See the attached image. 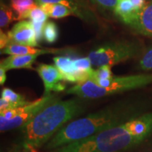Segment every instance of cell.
<instances>
[{"instance_id": "1", "label": "cell", "mask_w": 152, "mask_h": 152, "mask_svg": "<svg viewBox=\"0 0 152 152\" xmlns=\"http://www.w3.org/2000/svg\"><path fill=\"white\" fill-rule=\"evenodd\" d=\"M151 134L152 112H148L90 137L53 149L52 152H125Z\"/></svg>"}, {"instance_id": "2", "label": "cell", "mask_w": 152, "mask_h": 152, "mask_svg": "<svg viewBox=\"0 0 152 152\" xmlns=\"http://www.w3.org/2000/svg\"><path fill=\"white\" fill-rule=\"evenodd\" d=\"M140 115L134 107L116 103L77 118L67 123L45 144V149L53 150L70 143L84 140L107 129L113 128Z\"/></svg>"}, {"instance_id": "3", "label": "cell", "mask_w": 152, "mask_h": 152, "mask_svg": "<svg viewBox=\"0 0 152 152\" xmlns=\"http://www.w3.org/2000/svg\"><path fill=\"white\" fill-rule=\"evenodd\" d=\"M85 108L77 99L48 104L21 128L22 147L34 151L45 145L63 127L81 115Z\"/></svg>"}, {"instance_id": "4", "label": "cell", "mask_w": 152, "mask_h": 152, "mask_svg": "<svg viewBox=\"0 0 152 152\" xmlns=\"http://www.w3.org/2000/svg\"><path fill=\"white\" fill-rule=\"evenodd\" d=\"M152 83V73H142L125 76H113L111 79L96 83L87 80L76 84L66 91L83 99H98L142 88Z\"/></svg>"}, {"instance_id": "5", "label": "cell", "mask_w": 152, "mask_h": 152, "mask_svg": "<svg viewBox=\"0 0 152 152\" xmlns=\"http://www.w3.org/2000/svg\"><path fill=\"white\" fill-rule=\"evenodd\" d=\"M144 50L140 44L135 42L121 40L111 42L101 45L88 54L92 66L100 67L109 66L112 67L119 63L125 61L141 55Z\"/></svg>"}, {"instance_id": "6", "label": "cell", "mask_w": 152, "mask_h": 152, "mask_svg": "<svg viewBox=\"0 0 152 152\" xmlns=\"http://www.w3.org/2000/svg\"><path fill=\"white\" fill-rule=\"evenodd\" d=\"M57 100L54 94H44L41 98L26 105L0 111V131L7 132L24 127L48 104Z\"/></svg>"}, {"instance_id": "7", "label": "cell", "mask_w": 152, "mask_h": 152, "mask_svg": "<svg viewBox=\"0 0 152 152\" xmlns=\"http://www.w3.org/2000/svg\"><path fill=\"white\" fill-rule=\"evenodd\" d=\"M123 23L140 35L152 37V0Z\"/></svg>"}, {"instance_id": "8", "label": "cell", "mask_w": 152, "mask_h": 152, "mask_svg": "<svg viewBox=\"0 0 152 152\" xmlns=\"http://www.w3.org/2000/svg\"><path fill=\"white\" fill-rule=\"evenodd\" d=\"M38 75L43 81L45 94H49L52 92H62L66 90V85L62 74L55 65L40 64L37 67Z\"/></svg>"}, {"instance_id": "9", "label": "cell", "mask_w": 152, "mask_h": 152, "mask_svg": "<svg viewBox=\"0 0 152 152\" xmlns=\"http://www.w3.org/2000/svg\"><path fill=\"white\" fill-rule=\"evenodd\" d=\"M7 34L10 39V44L27 45L34 47L39 46L36 39L33 25L30 20H20L14 25Z\"/></svg>"}, {"instance_id": "10", "label": "cell", "mask_w": 152, "mask_h": 152, "mask_svg": "<svg viewBox=\"0 0 152 152\" xmlns=\"http://www.w3.org/2000/svg\"><path fill=\"white\" fill-rule=\"evenodd\" d=\"M64 49H38L27 45L10 44L5 48L1 49V54H7L9 56H23V55H40L47 54H58L61 53Z\"/></svg>"}, {"instance_id": "11", "label": "cell", "mask_w": 152, "mask_h": 152, "mask_svg": "<svg viewBox=\"0 0 152 152\" xmlns=\"http://www.w3.org/2000/svg\"><path fill=\"white\" fill-rule=\"evenodd\" d=\"M39 55L9 56L4 58L0 63V67L6 71L13 69H31Z\"/></svg>"}, {"instance_id": "12", "label": "cell", "mask_w": 152, "mask_h": 152, "mask_svg": "<svg viewBox=\"0 0 152 152\" xmlns=\"http://www.w3.org/2000/svg\"><path fill=\"white\" fill-rule=\"evenodd\" d=\"M38 7L44 4H58L68 7L72 11L73 15L80 17L82 19H85L87 17L85 12L82 9V4L80 0H35Z\"/></svg>"}, {"instance_id": "13", "label": "cell", "mask_w": 152, "mask_h": 152, "mask_svg": "<svg viewBox=\"0 0 152 152\" xmlns=\"http://www.w3.org/2000/svg\"><path fill=\"white\" fill-rule=\"evenodd\" d=\"M37 7L35 0H11V7L16 12L15 20H24L25 15Z\"/></svg>"}, {"instance_id": "14", "label": "cell", "mask_w": 152, "mask_h": 152, "mask_svg": "<svg viewBox=\"0 0 152 152\" xmlns=\"http://www.w3.org/2000/svg\"><path fill=\"white\" fill-rule=\"evenodd\" d=\"M39 7L46 13L47 16L53 18H62L70 15H73L71 9L58 4H44Z\"/></svg>"}, {"instance_id": "15", "label": "cell", "mask_w": 152, "mask_h": 152, "mask_svg": "<svg viewBox=\"0 0 152 152\" xmlns=\"http://www.w3.org/2000/svg\"><path fill=\"white\" fill-rule=\"evenodd\" d=\"M135 11L131 0H118L113 10L114 14L119 17L123 23Z\"/></svg>"}, {"instance_id": "16", "label": "cell", "mask_w": 152, "mask_h": 152, "mask_svg": "<svg viewBox=\"0 0 152 152\" xmlns=\"http://www.w3.org/2000/svg\"><path fill=\"white\" fill-rule=\"evenodd\" d=\"M1 97L14 104L17 107L24 106L30 102L26 100L23 95L18 94L9 87H5L1 90Z\"/></svg>"}, {"instance_id": "17", "label": "cell", "mask_w": 152, "mask_h": 152, "mask_svg": "<svg viewBox=\"0 0 152 152\" xmlns=\"http://www.w3.org/2000/svg\"><path fill=\"white\" fill-rule=\"evenodd\" d=\"M58 28L54 22L48 20L43 28V39L49 44H53L58 38Z\"/></svg>"}, {"instance_id": "18", "label": "cell", "mask_w": 152, "mask_h": 152, "mask_svg": "<svg viewBox=\"0 0 152 152\" xmlns=\"http://www.w3.org/2000/svg\"><path fill=\"white\" fill-rule=\"evenodd\" d=\"M15 20L14 10L1 1L0 5V27L1 30L6 28L13 20Z\"/></svg>"}, {"instance_id": "19", "label": "cell", "mask_w": 152, "mask_h": 152, "mask_svg": "<svg viewBox=\"0 0 152 152\" xmlns=\"http://www.w3.org/2000/svg\"><path fill=\"white\" fill-rule=\"evenodd\" d=\"M138 68L142 71H152V45L144 49L140 55Z\"/></svg>"}, {"instance_id": "20", "label": "cell", "mask_w": 152, "mask_h": 152, "mask_svg": "<svg viewBox=\"0 0 152 152\" xmlns=\"http://www.w3.org/2000/svg\"><path fill=\"white\" fill-rule=\"evenodd\" d=\"M111 67L109 66H102L93 70L90 80L96 83L101 80H108L113 77Z\"/></svg>"}, {"instance_id": "21", "label": "cell", "mask_w": 152, "mask_h": 152, "mask_svg": "<svg viewBox=\"0 0 152 152\" xmlns=\"http://www.w3.org/2000/svg\"><path fill=\"white\" fill-rule=\"evenodd\" d=\"M48 16L39 7H37L28 11L25 15L24 19L29 18L30 21L34 23H46Z\"/></svg>"}, {"instance_id": "22", "label": "cell", "mask_w": 152, "mask_h": 152, "mask_svg": "<svg viewBox=\"0 0 152 152\" xmlns=\"http://www.w3.org/2000/svg\"><path fill=\"white\" fill-rule=\"evenodd\" d=\"M74 65L77 71L90 72L93 69L92 64L88 56L74 58Z\"/></svg>"}, {"instance_id": "23", "label": "cell", "mask_w": 152, "mask_h": 152, "mask_svg": "<svg viewBox=\"0 0 152 152\" xmlns=\"http://www.w3.org/2000/svg\"><path fill=\"white\" fill-rule=\"evenodd\" d=\"M91 1L101 8L113 11L118 0H91Z\"/></svg>"}, {"instance_id": "24", "label": "cell", "mask_w": 152, "mask_h": 152, "mask_svg": "<svg viewBox=\"0 0 152 152\" xmlns=\"http://www.w3.org/2000/svg\"><path fill=\"white\" fill-rule=\"evenodd\" d=\"M32 23L33 25L34 30H35V32L36 39H37V41L39 42H40L42 40V39L43 38V28L44 26H45V23L32 22Z\"/></svg>"}, {"instance_id": "25", "label": "cell", "mask_w": 152, "mask_h": 152, "mask_svg": "<svg viewBox=\"0 0 152 152\" xmlns=\"http://www.w3.org/2000/svg\"><path fill=\"white\" fill-rule=\"evenodd\" d=\"M14 108H17V106L14 104L11 103V102H9V101L2 97L0 99V111L14 109Z\"/></svg>"}, {"instance_id": "26", "label": "cell", "mask_w": 152, "mask_h": 152, "mask_svg": "<svg viewBox=\"0 0 152 152\" xmlns=\"http://www.w3.org/2000/svg\"><path fill=\"white\" fill-rule=\"evenodd\" d=\"M10 45V39L8 34H6L1 30L0 31V49H3L6 47Z\"/></svg>"}, {"instance_id": "27", "label": "cell", "mask_w": 152, "mask_h": 152, "mask_svg": "<svg viewBox=\"0 0 152 152\" xmlns=\"http://www.w3.org/2000/svg\"><path fill=\"white\" fill-rule=\"evenodd\" d=\"M131 1H132L136 11L141 9L147 3L146 2V0H131Z\"/></svg>"}, {"instance_id": "28", "label": "cell", "mask_w": 152, "mask_h": 152, "mask_svg": "<svg viewBox=\"0 0 152 152\" xmlns=\"http://www.w3.org/2000/svg\"><path fill=\"white\" fill-rule=\"evenodd\" d=\"M6 71L2 67H0V85H2L4 84L6 80H7V75H6Z\"/></svg>"}]
</instances>
